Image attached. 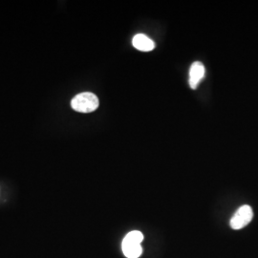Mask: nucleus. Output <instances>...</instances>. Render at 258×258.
<instances>
[{
	"label": "nucleus",
	"instance_id": "nucleus-1",
	"mask_svg": "<svg viewBox=\"0 0 258 258\" xmlns=\"http://www.w3.org/2000/svg\"><path fill=\"white\" fill-rule=\"evenodd\" d=\"M143 240L144 235L141 231H130L122 240L121 249L123 254L127 258L140 257L143 252L141 246Z\"/></svg>",
	"mask_w": 258,
	"mask_h": 258
},
{
	"label": "nucleus",
	"instance_id": "nucleus-5",
	"mask_svg": "<svg viewBox=\"0 0 258 258\" xmlns=\"http://www.w3.org/2000/svg\"><path fill=\"white\" fill-rule=\"evenodd\" d=\"M132 44L142 52H150L155 48L154 41L144 34H138L133 37Z\"/></svg>",
	"mask_w": 258,
	"mask_h": 258
},
{
	"label": "nucleus",
	"instance_id": "nucleus-4",
	"mask_svg": "<svg viewBox=\"0 0 258 258\" xmlns=\"http://www.w3.org/2000/svg\"><path fill=\"white\" fill-rule=\"evenodd\" d=\"M205 76V67L200 61L192 63L189 69V85L191 89H196L198 84L202 81Z\"/></svg>",
	"mask_w": 258,
	"mask_h": 258
},
{
	"label": "nucleus",
	"instance_id": "nucleus-3",
	"mask_svg": "<svg viewBox=\"0 0 258 258\" xmlns=\"http://www.w3.org/2000/svg\"><path fill=\"white\" fill-rule=\"evenodd\" d=\"M253 217V212L252 209L248 206L244 205L240 207L239 209L234 213L231 219V229L233 230H241L247 225H249Z\"/></svg>",
	"mask_w": 258,
	"mask_h": 258
},
{
	"label": "nucleus",
	"instance_id": "nucleus-2",
	"mask_svg": "<svg viewBox=\"0 0 258 258\" xmlns=\"http://www.w3.org/2000/svg\"><path fill=\"white\" fill-rule=\"evenodd\" d=\"M98 97L90 92L81 93L77 95L71 102V106L75 111L81 113H90L99 107Z\"/></svg>",
	"mask_w": 258,
	"mask_h": 258
}]
</instances>
